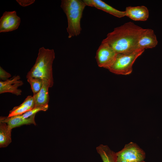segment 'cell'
Wrapping results in <instances>:
<instances>
[{"instance_id":"1","label":"cell","mask_w":162,"mask_h":162,"mask_svg":"<svg viewBox=\"0 0 162 162\" xmlns=\"http://www.w3.org/2000/svg\"><path fill=\"white\" fill-rule=\"evenodd\" d=\"M144 29L130 22L115 28L101 42L107 44L117 53H127L136 50V44Z\"/></svg>"},{"instance_id":"2","label":"cell","mask_w":162,"mask_h":162,"mask_svg":"<svg viewBox=\"0 0 162 162\" xmlns=\"http://www.w3.org/2000/svg\"><path fill=\"white\" fill-rule=\"evenodd\" d=\"M55 58L53 49L40 48L35 62L27 73L26 78L31 77L47 81L52 87L54 84L52 66Z\"/></svg>"},{"instance_id":"3","label":"cell","mask_w":162,"mask_h":162,"mask_svg":"<svg viewBox=\"0 0 162 162\" xmlns=\"http://www.w3.org/2000/svg\"><path fill=\"white\" fill-rule=\"evenodd\" d=\"M86 5L82 0H62L61 7L68 20V38L79 35L82 30L80 22Z\"/></svg>"},{"instance_id":"4","label":"cell","mask_w":162,"mask_h":162,"mask_svg":"<svg viewBox=\"0 0 162 162\" xmlns=\"http://www.w3.org/2000/svg\"><path fill=\"white\" fill-rule=\"evenodd\" d=\"M144 50H138L129 53L117 54L115 61L109 69V70L118 75L130 74L132 71L133 64Z\"/></svg>"},{"instance_id":"5","label":"cell","mask_w":162,"mask_h":162,"mask_svg":"<svg viewBox=\"0 0 162 162\" xmlns=\"http://www.w3.org/2000/svg\"><path fill=\"white\" fill-rule=\"evenodd\" d=\"M117 162H138L144 161L145 152L136 143L131 142L116 153Z\"/></svg>"},{"instance_id":"6","label":"cell","mask_w":162,"mask_h":162,"mask_svg":"<svg viewBox=\"0 0 162 162\" xmlns=\"http://www.w3.org/2000/svg\"><path fill=\"white\" fill-rule=\"evenodd\" d=\"M117 54L107 44L101 42L95 57L98 66L109 70L114 62Z\"/></svg>"},{"instance_id":"7","label":"cell","mask_w":162,"mask_h":162,"mask_svg":"<svg viewBox=\"0 0 162 162\" xmlns=\"http://www.w3.org/2000/svg\"><path fill=\"white\" fill-rule=\"evenodd\" d=\"M20 18L16 11H5L0 19V32H6L17 29L20 23Z\"/></svg>"},{"instance_id":"8","label":"cell","mask_w":162,"mask_h":162,"mask_svg":"<svg viewBox=\"0 0 162 162\" xmlns=\"http://www.w3.org/2000/svg\"><path fill=\"white\" fill-rule=\"evenodd\" d=\"M156 36L153 30L144 29L141 34L136 44V50H145L152 48L158 44Z\"/></svg>"},{"instance_id":"9","label":"cell","mask_w":162,"mask_h":162,"mask_svg":"<svg viewBox=\"0 0 162 162\" xmlns=\"http://www.w3.org/2000/svg\"><path fill=\"white\" fill-rule=\"evenodd\" d=\"M20 79V76L17 75L4 81H0V94L9 92L17 96L21 95L22 91L18 88L22 86L23 82Z\"/></svg>"},{"instance_id":"10","label":"cell","mask_w":162,"mask_h":162,"mask_svg":"<svg viewBox=\"0 0 162 162\" xmlns=\"http://www.w3.org/2000/svg\"><path fill=\"white\" fill-rule=\"evenodd\" d=\"M86 6L94 7L118 18L125 16V11L118 10L101 0H83Z\"/></svg>"},{"instance_id":"11","label":"cell","mask_w":162,"mask_h":162,"mask_svg":"<svg viewBox=\"0 0 162 162\" xmlns=\"http://www.w3.org/2000/svg\"><path fill=\"white\" fill-rule=\"evenodd\" d=\"M125 16L134 21H145L149 17V11L145 6H128L126 8Z\"/></svg>"},{"instance_id":"12","label":"cell","mask_w":162,"mask_h":162,"mask_svg":"<svg viewBox=\"0 0 162 162\" xmlns=\"http://www.w3.org/2000/svg\"><path fill=\"white\" fill-rule=\"evenodd\" d=\"M34 115L28 118H24L22 115H17L11 117H1L0 122L6 123L9 127L12 128L24 124H33L36 125Z\"/></svg>"},{"instance_id":"13","label":"cell","mask_w":162,"mask_h":162,"mask_svg":"<svg viewBox=\"0 0 162 162\" xmlns=\"http://www.w3.org/2000/svg\"><path fill=\"white\" fill-rule=\"evenodd\" d=\"M43 81V85L41 89L38 92L32 96L34 103V107L48 105L50 99L48 90L50 87L47 81Z\"/></svg>"},{"instance_id":"14","label":"cell","mask_w":162,"mask_h":162,"mask_svg":"<svg viewBox=\"0 0 162 162\" xmlns=\"http://www.w3.org/2000/svg\"><path fill=\"white\" fill-rule=\"evenodd\" d=\"M11 129L5 122H0V147H7L11 142Z\"/></svg>"},{"instance_id":"15","label":"cell","mask_w":162,"mask_h":162,"mask_svg":"<svg viewBox=\"0 0 162 162\" xmlns=\"http://www.w3.org/2000/svg\"><path fill=\"white\" fill-rule=\"evenodd\" d=\"M96 150L103 162H117L116 153L106 145H100Z\"/></svg>"},{"instance_id":"16","label":"cell","mask_w":162,"mask_h":162,"mask_svg":"<svg viewBox=\"0 0 162 162\" xmlns=\"http://www.w3.org/2000/svg\"><path fill=\"white\" fill-rule=\"evenodd\" d=\"M27 79V81L31 86V89L33 94H35L38 92L42 87L43 80L31 77Z\"/></svg>"},{"instance_id":"17","label":"cell","mask_w":162,"mask_h":162,"mask_svg":"<svg viewBox=\"0 0 162 162\" xmlns=\"http://www.w3.org/2000/svg\"><path fill=\"white\" fill-rule=\"evenodd\" d=\"M30 107L22 104L19 106L14 107L10 110L8 117L17 115H22L32 109Z\"/></svg>"},{"instance_id":"18","label":"cell","mask_w":162,"mask_h":162,"mask_svg":"<svg viewBox=\"0 0 162 162\" xmlns=\"http://www.w3.org/2000/svg\"><path fill=\"white\" fill-rule=\"evenodd\" d=\"M48 108V105L34 107L30 110L22 115V116L24 118H28L34 115H35L36 113L40 111H46Z\"/></svg>"},{"instance_id":"19","label":"cell","mask_w":162,"mask_h":162,"mask_svg":"<svg viewBox=\"0 0 162 162\" xmlns=\"http://www.w3.org/2000/svg\"><path fill=\"white\" fill-rule=\"evenodd\" d=\"M11 76V75L0 67V79L1 81H4L8 79Z\"/></svg>"},{"instance_id":"20","label":"cell","mask_w":162,"mask_h":162,"mask_svg":"<svg viewBox=\"0 0 162 162\" xmlns=\"http://www.w3.org/2000/svg\"><path fill=\"white\" fill-rule=\"evenodd\" d=\"M16 2L21 6L23 7H26L28 6L33 3L35 1L34 0H16Z\"/></svg>"},{"instance_id":"21","label":"cell","mask_w":162,"mask_h":162,"mask_svg":"<svg viewBox=\"0 0 162 162\" xmlns=\"http://www.w3.org/2000/svg\"><path fill=\"white\" fill-rule=\"evenodd\" d=\"M145 162L144 161H142L140 162Z\"/></svg>"}]
</instances>
